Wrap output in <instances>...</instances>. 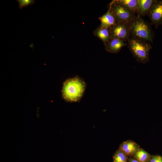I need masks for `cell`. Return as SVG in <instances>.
Masks as SVG:
<instances>
[{"label": "cell", "mask_w": 162, "mask_h": 162, "mask_svg": "<svg viewBox=\"0 0 162 162\" xmlns=\"http://www.w3.org/2000/svg\"><path fill=\"white\" fill-rule=\"evenodd\" d=\"M113 162H127V157L124 153L121 150L117 151L114 155Z\"/></svg>", "instance_id": "cell-14"}, {"label": "cell", "mask_w": 162, "mask_h": 162, "mask_svg": "<svg viewBox=\"0 0 162 162\" xmlns=\"http://www.w3.org/2000/svg\"><path fill=\"white\" fill-rule=\"evenodd\" d=\"M130 26L131 37L153 43L154 34L151 26L140 16H136L130 23Z\"/></svg>", "instance_id": "cell-3"}, {"label": "cell", "mask_w": 162, "mask_h": 162, "mask_svg": "<svg viewBox=\"0 0 162 162\" xmlns=\"http://www.w3.org/2000/svg\"><path fill=\"white\" fill-rule=\"evenodd\" d=\"M130 162H140V161H139L138 160H135V159H131L130 161Z\"/></svg>", "instance_id": "cell-17"}, {"label": "cell", "mask_w": 162, "mask_h": 162, "mask_svg": "<svg viewBox=\"0 0 162 162\" xmlns=\"http://www.w3.org/2000/svg\"><path fill=\"white\" fill-rule=\"evenodd\" d=\"M98 19L100 22V26L103 28H109L116 23L114 14L109 8L107 11L99 17Z\"/></svg>", "instance_id": "cell-8"}, {"label": "cell", "mask_w": 162, "mask_h": 162, "mask_svg": "<svg viewBox=\"0 0 162 162\" xmlns=\"http://www.w3.org/2000/svg\"><path fill=\"white\" fill-rule=\"evenodd\" d=\"M86 86L84 80L79 76L69 78L64 83L62 90V97L68 102H79L82 98Z\"/></svg>", "instance_id": "cell-1"}, {"label": "cell", "mask_w": 162, "mask_h": 162, "mask_svg": "<svg viewBox=\"0 0 162 162\" xmlns=\"http://www.w3.org/2000/svg\"><path fill=\"white\" fill-rule=\"evenodd\" d=\"M147 15L151 23L157 28L162 24V0H155Z\"/></svg>", "instance_id": "cell-6"}, {"label": "cell", "mask_w": 162, "mask_h": 162, "mask_svg": "<svg viewBox=\"0 0 162 162\" xmlns=\"http://www.w3.org/2000/svg\"><path fill=\"white\" fill-rule=\"evenodd\" d=\"M155 0H138V16H144L147 15Z\"/></svg>", "instance_id": "cell-10"}, {"label": "cell", "mask_w": 162, "mask_h": 162, "mask_svg": "<svg viewBox=\"0 0 162 162\" xmlns=\"http://www.w3.org/2000/svg\"><path fill=\"white\" fill-rule=\"evenodd\" d=\"M128 41V48L137 62L145 64L149 61V53L152 47L150 43L133 37Z\"/></svg>", "instance_id": "cell-2"}, {"label": "cell", "mask_w": 162, "mask_h": 162, "mask_svg": "<svg viewBox=\"0 0 162 162\" xmlns=\"http://www.w3.org/2000/svg\"><path fill=\"white\" fill-rule=\"evenodd\" d=\"M115 2L124 5L135 13H137L138 0H114Z\"/></svg>", "instance_id": "cell-12"}, {"label": "cell", "mask_w": 162, "mask_h": 162, "mask_svg": "<svg viewBox=\"0 0 162 162\" xmlns=\"http://www.w3.org/2000/svg\"><path fill=\"white\" fill-rule=\"evenodd\" d=\"M149 162H162V157L159 156H153Z\"/></svg>", "instance_id": "cell-16"}, {"label": "cell", "mask_w": 162, "mask_h": 162, "mask_svg": "<svg viewBox=\"0 0 162 162\" xmlns=\"http://www.w3.org/2000/svg\"><path fill=\"white\" fill-rule=\"evenodd\" d=\"M125 40L121 39L112 38L104 45L105 50L107 52L117 53L124 46L127 45Z\"/></svg>", "instance_id": "cell-7"}, {"label": "cell", "mask_w": 162, "mask_h": 162, "mask_svg": "<svg viewBox=\"0 0 162 162\" xmlns=\"http://www.w3.org/2000/svg\"><path fill=\"white\" fill-rule=\"evenodd\" d=\"M94 35L100 39L104 44L111 38L110 28H103L99 26L93 32Z\"/></svg>", "instance_id": "cell-9"}, {"label": "cell", "mask_w": 162, "mask_h": 162, "mask_svg": "<svg viewBox=\"0 0 162 162\" xmlns=\"http://www.w3.org/2000/svg\"><path fill=\"white\" fill-rule=\"evenodd\" d=\"M120 149L124 153L128 154L135 152L137 149L136 145L134 142L128 141L123 143L120 146Z\"/></svg>", "instance_id": "cell-11"}, {"label": "cell", "mask_w": 162, "mask_h": 162, "mask_svg": "<svg viewBox=\"0 0 162 162\" xmlns=\"http://www.w3.org/2000/svg\"><path fill=\"white\" fill-rule=\"evenodd\" d=\"M16 1L19 3V8L21 9L29 5H32L35 3V1L34 0H16Z\"/></svg>", "instance_id": "cell-15"}, {"label": "cell", "mask_w": 162, "mask_h": 162, "mask_svg": "<svg viewBox=\"0 0 162 162\" xmlns=\"http://www.w3.org/2000/svg\"><path fill=\"white\" fill-rule=\"evenodd\" d=\"M112 38L124 40L130 38V23L118 22L110 28Z\"/></svg>", "instance_id": "cell-5"}, {"label": "cell", "mask_w": 162, "mask_h": 162, "mask_svg": "<svg viewBox=\"0 0 162 162\" xmlns=\"http://www.w3.org/2000/svg\"><path fill=\"white\" fill-rule=\"evenodd\" d=\"M134 157L140 162H146L148 158L149 155L145 151L140 150L135 153Z\"/></svg>", "instance_id": "cell-13"}, {"label": "cell", "mask_w": 162, "mask_h": 162, "mask_svg": "<svg viewBox=\"0 0 162 162\" xmlns=\"http://www.w3.org/2000/svg\"><path fill=\"white\" fill-rule=\"evenodd\" d=\"M109 8L114 14L116 23H130L136 16L135 12L124 5L116 3L113 0L109 4Z\"/></svg>", "instance_id": "cell-4"}]
</instances>
